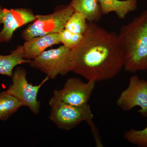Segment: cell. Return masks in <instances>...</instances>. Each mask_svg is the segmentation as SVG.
Instances as JSON below:
<instances>
[{
	"label": "cell",
	"mask_w": 147,
	"mask_h": 147,
	"mask_svg": "<svg viewBox=\"0 0 147 147\" xmlns=\"http://www.w3.org/2000/svg\"><path fill=\"white\" fill-rule=\"evenodd\" d=\"M60 42L69 49H73L79 45L83 39L84 34L74 33L68 30L64 29L59 33Z\"/></svg>",
	"instance_id": "cell-17"
},
{
	"label": "cell",
	"mask_w": 147,
	"mask_h": 147,
	"mask_svg": "<svg viewBox=\"0 0 147 147\" xmlns=\"http://www.w3.org/2000/svg\"><path fill=\"white\" fill-rule=\"evenodd\" d=\"M49 104L51 108L49 118L61 129L70 130L82 122L88 123L93 120V114L88 104L74 106L53 97Z\"/></svg>",
	"instance_id": "cell-3"
},
{
	"label": "cell",
	"mask_w": 147,
	"mask_h": 147,
	"mask_svg": "<svg viewBox=\"0 0 147 147\" xmlns=\"http://www.w3.org/2000/svg\"><path fill=\"white\" fill-rule=\"evenodd\" d=\"M12 84L9 86L7 92L15 96L23 104L30 108L34 114H38L40 109V102L38 100L37 95L42 85L49 80L46 76L42 82L37 86L28 82L26 71L25 69L17 67L13 71Z\"/></svg>",
	"instance_id": "cell-6"
},
{
	"label": "cell",
	"mask_w": 147,
	"mask_h": 147,
	"mask_svg": "<svg viewBox=\"0 0 147 147\" xmlns=\"http://www.w3.org/2000/svg\"><path fill=\"white\" fill-rule=\"evenodd\" d=\"M23 104L15 96L5 91L0 92V120L7 119Z\"/></svg>",
	"instance_id": "cell-13"
},
{
	"label": "cell",
	"mask_w": 147,
	"mask_h": 147,
	"mask_svg": "<svg viewBox=\"0 0 147 147\" xmlns=\"http://www.w3.org/2000/svg\"><path fill=\"white\" fill-rule=\"evenodd\" d=\"M74 11L68 5L48 15H36L35 20L22 32V37L28 40L35 37L59 34L65 29L67 22Z\"/></svg>",
	"instance_id": "cell-4"
},
{
	"label": "cell",
	"mask_w": 147,
	"mask_h": 147,
	"mask_svg": "<svg viewBox=\"0 0 147 147\" xmlns=\"http://www.w3.org/2000/svg\"><path fill=\"white\" fill-rule=\"evenodd\" d=\"M71 71L96 82L110 80L123 68L122 49L118 34L97 23L87 22L81 42L70 50Z\"/></svg>",
	"instance_id": "cell-1"
},
{
	"label": "cell",
	"mask_w": 147,
	"mask_h": 147,
	"mask_svg": "<svg viewBox=\"0 0 147 147\" xmlns=\"http://www.w3.org/2000/svg\"><path fill=\"white\" fill-rule=\"evenodd\" d=\"M3 8L0 5V24H1V13L2 10Z\"/></svg>",
	"instance_id": "cell-19"
},
{
	"label": "cell",
	"mask_w": 147,
	"mask_h": 147,
	"mask_svg": "<svg viewBox=\"0 0 147 147\" xmlns=\"http://www.w3.org/2000/svg\"><path fill=\"white\" fill-rule=\"evenodd\" d=\"M36 16L28 9L3 8L1 14V24L3 27L0 32V43L8 42L18 28L35 20Z\"/></svg>",
	"instance_id": "cell-9"
},
{
	"label": "cell",
	"mask_w": 147,
	"mask_h": 147,
	"mask_svg": "<svg viewBox=\"0 0 147 147\" xmlns=\"http://www.w3.org/2000/svg\"><path fill=\"white\" fill-rule=\"evenodd\" d=\"M98 1L103 15L114 12L120 19H125L129 13L135 11L137 9V0Z\"/></svg>",
	"instance_id": "cell-12"
},
{
	"label": "cell",
	"mask_w": 147,
	"mask_h": 147,
	"mask_svg": "<svg viewBox=\"0 0 147 147\" xmlns=\"http://www.w3.org/2000/svg\"><path fill=\"white\" fill-rule=\"evenodd\" d=\"M60 43L59 34H51L26 40L24 45L17 47L15 50L22 58L31 60L39 56L48 47Z\"/></svg>",
	"instance_id": "cell-10"
},
{
	"label": "cell",
	"mask_w": 147,
	"mask_h": 147,
	"mask_svg": "<svg viewBox=\"0 0 147 147\" xmlns=\"http://www.w3.org/2000/svg\"><path fill=\"white\" fill-rule=\"evenodd\" d=\"M124 139L139 147H147V126L142 130L131 129L125 132Z\"/></svg>",
	"instance_id": "cell-16"
},
{
	"label": "cell",
	"mask_w": 147,
	"mask_h": 147,
	"mask_svg": "<svg viewBox=\"0 0 147 147\" xmlns=\"http://www.w3.org/2000/svg\"><path fill=\"white\" fill-rule=\"evenodd\" d=\"M69 5L83 15L88 22L97 23L103 15L98 0H71Z\"/></svg>",
	"instance_id": "cell-11"
},
{
	"label": "cell",
	"mask_w": 147,
	"mask_h": 147,
	"mask_svg": "<svg viewBox=\"0 0 147 147\" xmlns=\"http://www.w3.org/2000/svg\"><path fill=\"white\" fill-rule=\"evenodd\" d=\"M120 40L123 68L135 73L147 70V10L121 27Z\"/></svg>",
	"instance_id": "cell-2"
},
{
	"label": "cell",
	"mask_w": 147,
	"mask_h": 147,
	"mask_svg": "<svg viewBox=\"0 0 147 147\" xmlns=\"http://www.w3.org/2000/svg\"><path fill=\"white\" fill-rule=\"evenodd\" d=\"M70 49L64 45L56 49L45 50L31 60L32 67L39 69L49 79H55L59 75H65L71 71L69 66Z\"/></svg>",
	"instance_id": "cell-5"
},
{
	"label": "cell",
	"mask_w": 147,
	"mask_h": 147,
	"mask_svg": "<svg viewBox=\"0 0 147 147\" xmlns=\"http://www.w3.org/2000/svg\"><path fill=\"white\" fill-rule=\"evenodd\" d=\"M96 83L92 81L85 83L75 77L69 78L62 89L54 90L53 97L69 105L84 106L88 104Z\"/></svg>",
	"instance_id": "cell-8"
},
{
	"label": "cell",
	"mask_w": 147,
	"mask_h": 147,
	"mask_svg": "<svg viewBox=\"0 0 147 147\" xmlns=\"http://www.w3.org/2000/svg\"><path fill=\"white\" fill-rule=\"evenodd\" d=\"M116 104L124 111L139 106L138 113L143 117H147V79H140L137 74L131 76L128 86L121 93Z\"/></svg>",
	"instance_id": "cell-7"
},
{
	"label": "cell",
	"mask_w": 147,
	"mask_h": 147,
	"mask_svg": "<svg viewBox=\"0 0 147 147\" xmlns=\"http://www.w3.org/2000/svg\"><path fill=\"white\" fill-rule=\"evenodd\" d=\"M30 60L26 59L16 51L13 50L10 55H0V74L11 77L13 69L18 65L30 63Z\"/></svg>",
	"instance_id": "cell-14"
},
{
	"label": "cell",
	"mask_w": 147,
	"mask_h": 147,
	"mask_svg": "<svg viewBox=\"0 0 147 147\" xmlns=\"http://www.w3.org/2000/svg\"><path fill=\"white\" fill-rule=\"evenodd\" d=\"M91 129L94 138L96 146L97 147H103L102 142H101L100 135L98 133V129L95 125L93 120L90 121L88 123Z\"/></svg>",
	"instance_id": "cell-18"
},
{
	"label": "cell",
	"mask_w": 147,
	"mask_h": 147,
	"mask_svg": "<svg viewBox=\"0 0 147 147\" xmlns=\"http://www.w3.org/2000/svg\"><path fill=\"white\" fill-rule=\"evenodd\" d=\"M87 22L83 15L74 11L67 22L65 29L74 33L84 34L86 30Z\"/></svg>",
	"instance_id": "cell-15"
}]
</instances>
